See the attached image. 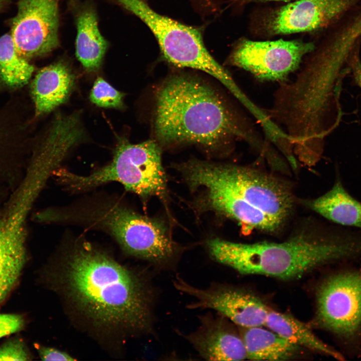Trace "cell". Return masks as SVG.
Masks as SVG:
<instances>
[{
    "instance_id": "cell-8",
    "label": "cell",
    "mask_w": 361,
    "mask_h": 361,
    "mask_svg": "<svg viewBox=\"0 0 361 361\" xmlns=\"http://www.w3.org/2000/svg\"><path fill=\"white\" fill-rule=\"evenodd\" d=\"M114 1L148 27L168 62L176 66L201 70L219 81L225 77L226 70L207 50L200 29L159 14L145 0Z\"/></svg>"
},
{
    "instance_id": "cell-20",
    "label": "cell",
    "mask_w": 361,
    "mask_h": 361,
    "mask_svg": "<svg viewBox=\"0 0 361 361\" xmlns=\"http://www.w3.org/2000/svg\"><path fill=\"white\" fill-rule=\"evenodd\" d=\"M34 70L32 65L21 56L11 34L0 37V80L12 87L26 84Z\"/></svg>"
},
{
    "instance_id": "cell-4",
    "label": "cell",
    "mask_w": 361,
    "mask_h": 361,
    "mask_svg": "<svg viewBox=\"0 0 361 361\" xmlns=\"http://www.w3.org/2000/svg\"><path fill=\"white\" fill-rule=\"evenodd\" d=\"M207 246L214 260L241 274L291 280L325 265L360 258L361 230L321 225L279 243H243L216 238Z\"/></svg>"
},
{
    "instance_id": "cell-2",
    "label": "cell",
    "mask_w": 361,
    "mask_h": 361,
    "mask_svg": "<svg viewBox=\"0 0 361 361\" xmlns=\"http://www.w3.org/2000/svg\"><path fill=\"white\" fill-rule=\"evenodd\" d=\"M61 276L68 296L96 323L152 333L154 293L149 281L88 242L77 241L70 249Z\"/></svg>"
},
{
    "instance_id": "cell-22",
    "label": "cell",
    "mask_w": 361,
    "mask_h": 361,
    "mask_svg": "<svg viewBox=\"0 0 361 361\" xmlns=\"http://www.w3.org/2000/svg\"><path fill=\"white\" fill-rule=\"evenodd\" d=\"M29 355L21 341L13 340L0 347V360H27Z\"/></svg>"
},
{
    "instance_id": "cell-18",
    "label": "cell",
    "mask_w": 361,
    "mask_h": 361,
    "mask_svg": "<svg viewBox=\"0 0 361 361\" xmlns=\"http://www.w3.org/2000/svg\"><path fill=\"white\" fill-rule=\"evenodd\" d=\"M247 358L254 360H286L295 356L301 347L262 326L240 327Z\"/></svg>"
},
{
    "instance_id": "cell-7",
    "label": "cell",
    "mask_w": 361,
    "mask_h": 361,
    "mask_svg": "<svg viewBox=\"0 0 361 361\" xmlns=\"http://www.w3.org/2000/svg\"><path fill=\"white\" fill-rule=\"evenodd\" d=\"M313 322L333 334L348 352H360L361 268L342 270L321 281Z\"/></svg>"
},
{
    "instance_id": "cell-25",
    "label": "cell",
    "mask_w": 361,
    "mask_h": 361,
    "mask_svg": "<svg viewBox=\"0 0 361 361\" xmlns=\"http://www.w3.org/2000/svg\"><path fill=\"white\" fill-rule=\"evenodd\" d=\"M196 9L207 10L215 8L217 5V0H190Z\"/></svg>"
},
{
    "instance_id": "cell-13",
    "label": "cell",
    "mask_w": 361,
    "mask_h": 361,
    "mask_svg": "<svg viewBox=\"0 0 361 361\" xmlns=\"http://www.w3.org/2000/svg\"><path fill=\"white\" fill-rule=\"evenodd\" d=\"M201 316L198 328L185 336L199 354L208 360H242L247 358L244 343L220 314Z\"/></svg>"
},
{
    "instance_id": "cell-14",
    "label": "cell",
    "mask_w": 361,
    "mask_h": 361,
    "mask_svg": "<svg viewBox=\"0 0 361 361\" xmlns=\"http://www.w3.org/2000/svg\"><path fill=\"white\" fill-rule=\"evenodd\" d=\"M29 209L21 200L0 217V304L15 285L25 262L24 223Z\"/></svg>"
},
{
    "instance_id": "cell-24",
    "label": "cell",
    "mask_w": 361,
    "mask_h": 361,
    "mask_svg": "<svg viewBox=\"0 0 361 361\" xmlns=\"http://www.w3.org/2000/svg\"><path fill=\"white\" fill-rule=\"evenodd\" d=\"M38 352L43 360L70 361L75 360L68 353L52 347L39 346Z\"/></svg>"
},
{
    "instance_id": "cell-15",
    "label": "cell",
    "mask_w": 361,
    "mask_h": 361,
    "mask_svg": "<svg viewBox=\"0 0 361 361\" xmlns=\"http://www.w3.org/2000/svg\"><path fill=\"white\" fill-rule=\"evenodd\" d=\"M73 13L77 29L76 56L88 72L100 68L108 48V42L102 35L97 13L89 3L74 4Z\"/></svg>"
},
{
    "instance_id": "cell-12",
    "label": "cell",
    "mask_w": 361,
    "mask_h": 361,
    "mask_svg": "<svg viewBox=\"0 0 361 361\" xmlns=\"http://www.w3.org/2000/svg\"><path fill=\"white\" fill-rule=\"evenodd\" d=\"M355 1L296 0L275 12L269 27L275 34L316 30L336 19Z\"/></svg>"
},
{
    "instance_id": "cell-6",
    "label": "cell",
    "mask_w": 361,
    "mask_h": 361,
    "mask_svg": "<svg viewBox=\"0 0 361 361\" xmlns=\"http://www.w3.org/2000/svg\"><path fill=\"white\" fill-rule=\"evenodd\" d=\"M55 176L65 189L71 191H85L115 182L143 199L155 197L165 200L167 197L161 148L152 140L138 144L121 140L112 160L88 175H78L59 168Z\"/></svg>"
},
{
    "instance_id": "cell-17",
    "label": "cell",
    "mask_w": 361,
    "mask_h": 361,
    "mask_svg": "<svg viewBox=\"0 0 361 361\" xmlns=\"http://www.w3.org/2000/svg\"><path fill=\"white\" fill-rule=\"evenodd\" d=\"M303 204L336 225L361 230V202L348 192L339 178L327 192Z\"/></svg>"
},
{
    "instance_id": "cell-16",
    "label": "cell",
    "mask_w": 361,
    "mask_h": 361,
    "mask_svg": "<svg viewBox=\"0 0 361 361\" xmlns=\"http://www.w3.org/2000/svg\"><path fill=\"white\" fill-rule=\"evenodd\" d=\"M74 81L71 69L64 61H58L39 71L31 87L36 114L49 112L65 102Z\"/></svg>"
},
{
    "instance_id": "cell-19",
    "label": "cell",
    "mask_w": 361,
    "mask_h": 361,
    "mask_svg": "<svg viewBox=\"0 0 361 361\" xmlns=\"http://www.w3.org/2000/svg\"><path fill=\"white\" fill-rule=\"evenodd\" d=\"M265 326L301 347L337 360L344 359L341 353L323 342L308 326L289 314L270 309Z\"/></svg>"
},
{
    "instance_id": "cell-21",
    "label": "cell",
    "mask_w": 361,
    "mask_h": 361,
    "mask_svg": "<svg viewBox=\"0 0 361 361\" xmlns=\"http://www.w3.org/2000/svg\"><path fill=\"white\" fill-rule=\"evenodd\" d=\"M124 95L102 78L98 77L91 91L90 99L99 107L121 109L123 107Z\"/></svg>"
},
{
    "instance_id": "cell-23",
    "label": "cell",
    "mask_w": 361,
    "mask_h": 361,
    "mask_svg": "<svg viewBox=\"0 0 361 361\" xmlns=\"http://www.w3.org/2000/svg\"><path fill=\"white\" fill-rule=\"evenodd\" d=\"M24 324V320L20 315L0 314V338L18 331Z\"/></svg>"
},
{
    "instance_id": "cell-10",
    "label": "cell",
    "mask_w": 361,
    "mask_h": 361,
    "mask_svg": "<svg viewBox=\"0 0 361 361\" xmlns=\"http://www.w3.org/2000/svg\"><path fill=\"white\" fill-rule=\"evenodd\" d=\"M59 0H19L11 22L17 51L27 60L48 55L59 45Z\"/></svg>"
},
{
    "instance_id": "cell-9",
    "label": "cell",
    "mask_w": 361,
    "mask_h": 361,
    "mask_svg": "<svg viewBox=\"0 0 361 361\" xmlns=\"http://www.w3.org/2000/svg\"><path fill=\"white\" fill-rule=\"evenodd\" d=\"M313 49L312 44L298 41L243 40L233 50L229 60L232 65L247 71L260 80L283 82Z\"/></svg>"
},
{
    "instance_id": "cell-27",
    "label": "cell",
    "mask_w": 361,
    "mask_h": 361,
    "mask_svg": "<svg viewBox=\"0 0 361 361\" xmlns=\"http://www.w3.org/2000/svg\"><path fill=\"white\" fill-rule=\"evenodd\" d=\"M252 1H254V0H252ZM256 1H292V0H256Z\"/></svg>"
},
{
    "instance_id": "cell-1",
    "label": "cell",
    "mask_w": 361,
    "mask_h": 361,
    "mask_svg": "<svg viewBox=\"0 0 361 361\" xmlns=\"http://www.w3.org/2000/svg\"><path fill=\"white\" fill-rule=\"evenodd\" d=\"M153 129L163 145L196 143L232 149L243 140L261 156L272 150L251 121L204 81L177 74L159 87L155 96Z\"/></svg>"
},
{
    "instance_id": "cell-26",
    "label": "cell",
    "mask_w": 361,
    "mask_h": 361,
    "mask_svg": "<svg viewBox=\"0 0 361 361\" xmlns=\"http://www.w3.org/2000/svg\"><path fill=\"white\" fill-rule=\"evenodd\" d=\"M10 0H0V12H1L9 3Z\"/></svg>"
},
{
    "instance_id": "cell-3",
    "label": "cell",
    "mask_w": 361,
    "mask_h": 361,
    "mask_svg": "<svg viewBox=\"0 0 361 361\" xmlns=\"http://www.w3.org/2000/svg\"><path fill=\"white\" fill-rule=\"evenodd\" d=\"M177 169L190 189L200 193L201 209L245 228L277 233L292 212L295 198L289 184L259 168L191 160Z\"/></svg>"
},
{
    "instance_id": "cell-5",
    "label": "cell",
    "mask_w": 361,
    "mask_h": 361,
    "mask_svg": "<svg viewBox=\"0 0 361 361\" xmlns=\"http://www.w3.org/2000/svg\"><path fill=\"white\" fill-rule=\"evenodd\" d=\"M77 219L80 225L108 233L125 252L160 269L172 267L180 251L162 222L139 214L116 200H87Z\"/></svg>"
},
{
    "instance_id": "cell-11",
    "label": "cell",
    "mask_w": 361,
    "mask_h": 361,
    "mask_svg": "<svg viewBox=\"0 0 361 361\" xmlns=\"http://www.w3.org/2000/svg\"><path fill=\"white\" fill-rule=\"evenodd\" d=\"M176 289L194 297L187 308L211 309L240 327L265 325L270 308L258 297L239 289L212 283L206 288L191 285L176 276L173 281Z\"/></svg>"
}]
</instances>
